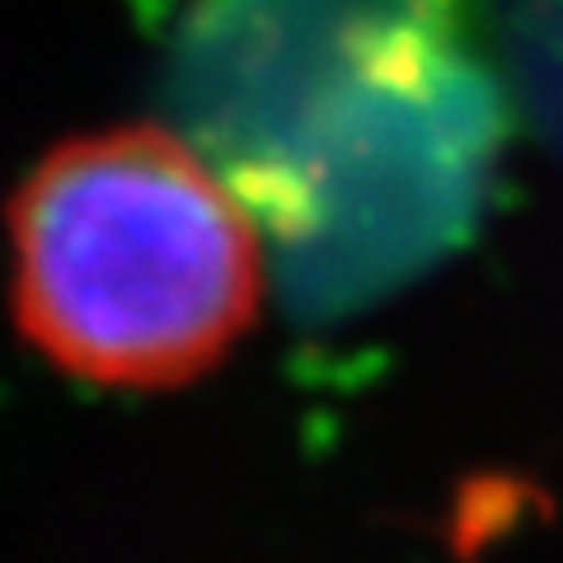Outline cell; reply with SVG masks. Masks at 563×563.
<instances>
[{
    "mask_svg": "<svg viewBox=\"0 0 563 563\" xmlns=\"http://www.w3.org/2000/svg\"><path fill=\"white\" fill-rule=\"evenodd\" d=\"M161 95L301 320H347L461 254L512 136L474 0H179Z\"/></svg>",
    "mask_w": 563,
    "mask_h": 563,
    "instance_id": "obj_1",
    "label": "cell"
},
{
    "mask_svg": "<svg viewBox=\"0 0 563 563\" xmlns=\"http://www.w3.org/2000/svg\"><path fill=\"white\" fill-rule=\"evenodd\" d=\"M10 310L47 366L99 390H169L221 366L273 282L268 244L174 128L47 151L5 211Z\"/></svg>",
    "mask_w": 563,
    "mask_h": 563,
    "instance_id": "obj_2",
    "label": "cell"
}]
</instances>
